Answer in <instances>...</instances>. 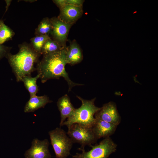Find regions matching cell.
<instances>
[{"instance_id":"7a4b0ae2","label":"cell","mask_w":158,"mask_h":158,"mask_svg":"<svg viewBox=\"0 0 158 158\" xmlns=\"http://www.w3.org/2000/svg\"><path fill=\"white\" fill-rule=\"evenodd\" d=\"M18 52L12 54L8 53L6 58L11 66L17 82L21 81L26 75H31L36 70L35 67L37 63L41 54L35 51L30 44L24 42L18 45Z\"/></svg>"},{"instance_id":"ffe728a7","label":"cell","mask_w":158,"mask_h":158,"mask_svg":"<svg viewBox=\"0 0 158 158\" xmlns=\"http://www.w3.org/2000/svg\"><path fill=\"white\" fill-rule=\"evenodd\" d=\"M12 47L0 44V60L10 52Z\"/></svg>"},{"instance_id":"ac0fdd59","label":"cell","mask_w":158,"mask_h":158,"mask_svg":"<svg viewBox=\"0 0 158 158\" xmlns=\"http://www.w3.org/2000/svg\"><path fill=\"white\" fill-rule=\"evenodd\" d=\"M15 35L13 30L0 19V44L11 40Z\"/></svg>"},{"instance_id":"9c48e42d","label":"cell","mask_w":158,"mask_h":158,"mask_svg":"<svg viewBox=\"0 0 158 158\" xmlns=\"http://www.w3.org/2000/svg\"><path fill=\"white\" fill-rule=\"evenodd\" d=\"M95 118L118 126L121 121V118L114 103L110 102L103 105L95 115Z\"/></svg>"},{"instance_id":"cb8c5ba5","label":"cell","mask_w":158,"mask_h":158,"mask_svg":"<svg viewBox=\"0 0 158 158\" xmlns=\"http://www.w3.org/2000/svg\"><path fill=\"white\" fill-rule=\"evenodd\" d=\"M136 12H137V11H135V12L133 13H136Z\"/></svg>"},{"instance_id":"5b68a950","label":"cell","mask_w":158,"mask_h":158,"mask_svg":"<svg viewBox=\"0 0 158 158\" xmlns=\"http://www.w3.org/2000/svg\"><path fill=\"white\" fill-rule=\"evenodd\" d=\"M91 149L85 151L84 148H79L81 153H76L72 157L74 158H108L112 153L116 150L117 144L112 139L108 137L105 138L98 145L90 146Z\"/></svg>"},{"instance_id":"e0dca14e","label":"cell","mask_w":158,"mask_h":158,"mask_svg":"<svg viewBox=\"0 0 158 158\" xmlns=\"http://www.w3.org/2000/svg\"><path fill=\"white\" fill-rule=\"evenodd\" d=\"M52 25L50 18H44L41 21L35 29V36L50 35L52 30Z\"/></svg>"},{"instance_id":"30bf717a","label":"cell","mask_w":158,"mask_h":158,"mask_svg":"<svg viewBox=\"0 0 158 158\" xmlns=\"http://www.w3.org/2000/svg\"><path fill=\"white\" fill-rule=\"evenodd\" d=\"M83 13L82 7L66 5L60 9L58 18L61 21L73 24L82 16Z\"/></svg>"},{"instance_id":"d6986e66","label":"cell","mask_w":158,"mask_h":158,"mask_svg":"<svg viewBox=\"0 0 158 158\" xmlns=\"http://www.w3.org/2000/svg\"><path fill=\"white\" fill-rule=\"evenodd\" d=\"M51 37L49 35H37L30 39V45L34 50L41 54V49L45 42Z\"/></svg>"},{"instance_id":"603a6c76","label":"cell","mask_w":158,"mask_h":158,"mask_svg":"<svg viewBox=\"0 0 158 158\" xmlns=\"http://www.w3.org/2000/svg\"><path fill=\"white\" fill-rule=\"evenodd\" d=\"M10 1L8 0H6L5 2L6 3L7 5L6 6V12L7 11V8H8V6H9L10 4Z\"/></svg>"},{"instance_id":"6da1fadb","label":"cell","mask_w":158,"mask_h":158,"mask_svg":"<svg viewBox=\"0 0 158 158\" xmlns=\"http://www.w3.org/2000/svg\"><path fill=\"white\" fill-rule=\"evenodd\" d=\"M67 49L66 47L59 51L43 55L42 59L36 65V70L42 83L50 79H59L63 77L67 83L69 92L73 87L83 85L72 81L65 70V66L67 64Z\"/></svg>"},{"instance_id":"277c9868","label":"cell","mask_w":158,"mask_h":158,"mask_svg":"<svg viewBox=\"0 0 158 158\" xmlns=\"http://www.w3.org/2000/svg\"><path fill=\"white\" fill-rule=\"evenodd\" d=\"M48 134L56 158H66L70 154L73 143L63 129L57 127Z\"/></svg>"},{"instance_id":"3957f363","label":"cell","mask_w":158,"mask_h":158,"mask_svg":"<svg viewBox=\"0 0 158 158\" xmlns=\"http://www.w3.org/2000/svg\"><path fill=\"white\" fill-rule=\"evenodd\" d=\"M77 97L81 101V106L75 109L73 114L63 123L62 126L65 125L68 128L72 124L77 123L92 128L96 120L95 115L100 108L95 105V98L88 100L78 96Z\"/></svg>"},{"instance_id":"8992f818","label":"cell","mask_w":158,"mask_h":158,"mask_svg":"<svg viewBox=\"0 0 158 158\" xmlns=\"http://www.w3.org/2000/svg\"><path fill=\"white\" fill-rule=\"evenodd\" d=\"M67 134L73 143H77L81 145L80 148H84L87 145H92L98 140L92 128L75 123L68 128Z\"/></svg>"},{"instance_id":"7c38bea8","label":"cell","mask_w":158,"mask_h":158,"mask_svg":"<svg viewBox=\"0 0 158 158\" xmlns=\"http://www.w3.org/2000/svg\"><path fill=\"white\" fill-rule=\"evenodd\" d=\"M57 105L60 112L61 119L59 124L61 126L63 123L73 114L75 109L71 104L69 97L67 95L60 98Z\"/></svg>"},{"instance_id":"ba28073f","label":"cell","mask_w":158,"mask_h":158,"mask_svg":"<svg viewBox=\"0 0 158 158\" xmlns=\"http://www.w3.org/2000/svg\"><path fill=\"white\" fill-rule=\"evenodd\" d=\"M49 145L47 139L40 140L34 138L32 142L31 147L25 153V158H51L49 149Z\"/></svg>"},{"instance_id":"5bb4252c","label":"cell","mask_w":158,"mask_h":158,"mask_svg":"<svg viewBox=\"0 0 158 158\" xmlns=\"http://www.w3.org/2000/svg\"><path fill=\"white\" fill-rule=\"evenodd\" d=\"M83 55L79 45L75 40L70 43L69 48L67 47L66 59L67 64L74 65L80 62L83 60Z\"/></svg>"},{"instance_id":"4fadbf2b","label":"cell","mask_w":158,"mask_h":158,"mask_svg":"<svg viewBox=\"0 0 158 158\" xmlns=\"http://www.w3.org/2000/svg\"><path fill=\"white\" fill-rule=\"evenodd\" d=\"M52 102L46 95L30 96L29 100L25 106L24 112L25 113L33 112L40 108H44L47 104Z\"/></svg>"},{"instance_id":"44dd1931","label":"cell","mask_w":158,"mask_h":158,"mask_svg":"<svg viewBox=\"0 0 158 158\" xmlns=\"http://www.w3.org/2000/svg\"><path fill=\"white\" fill-rule=\"evenodd\" d=\"M84 1L83 0H66V5L82 7Z\"/></svg>"},{"instance_id":"2e32d148","label":"cell","mask_w":158,"mask_h":158,"mask_svg":"<svg viewBox=\"0 0 158 158\" xmlns=\"http://www.w3.org/2000/svg\"><path fill=\"white\" fill-rule=\"evenodd\" d=\"M66 47L62 46L50 38L47 40L44 44L41 54L44 55L54 53L61 51Z\"/></svg>"},{"instance_id":"7402d4cb","label":"cell","mask_w":158,"mask_h":158,"mask_svg":"<svg viewBox=\"0 0 158 158\" xmlns=\"http://www.w3.org/2000/svg\"><path fill=\"white\" fill-rule=\"evenodd\" d=\"M53 2L60 9L66 5V0H54Z\"/></svg>"},{"instance_id":"9a60e30c","label":"cell","mask_w":158,"mask_h":158,"mask_svg":"<svg viewBox=\"0 0 158 158\" xmlns=\"http://www.w3.org/2000/svg\"><path fill=\"white\" fill-rule=\"evenodd\" d=\"M40 78V76L37 74L35 77L31 75H26L22 79L21 81L24 83L25 87L29 92L30 96L36 95L39 90L37 82Z\"/></svg>"},{"instance_id":"8fae6325","label":"cell","mask_w":158,"mask_h":158,"mask_svg":"<svg viewBox=\"0 0 158 158\" xmlns=\"http://www.w3.org/2000/svg\"><path fill=\"white\" fill-rule=\"evenodd\" d=\"M95 119L92 128L97 139L109 137L114 133L117 126L100 119Z\"/></svg>"},{"instance_id":"52a82bcc","label":"cell","mask_w":158,"mask_h":158,"mask_svg":"<svg viewBox=\"0 0 158 158\" xmlns=\"http://www.w3.org/2000/svg\"><path fill=\"white\" fill-rule=\"evenodd\" d=\"M50 20L52 27L50 34L51 39L62 46L66 47L68 32L73 24L64 23L56 17H53Z\"/></svg>"}]
</instances>
